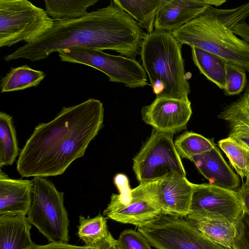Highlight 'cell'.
I'll return each instance as SVG.
<instances>
[{
    "mask_svg": "<svg viewBox=\"0 0 249 249\" xmlns=\"http://www.w3.org/2000/svg\"><path fill=\"white\" fill-rule=\"evenodd\" d=\"M104 108L89 98L64 107L52 121L35 128L21 150L17 169L23 177L55 176L84 156L103 125Z\"/></svg>",
    "mask_w": 249,
    "mask_h": 249,
    "instance_id": "cell-1",
    "label": "cell"
},
{
    "mask_svg": "<svg viewBox=\"0 0 249 249\" xmlns=\"http://www.w3.org/2000/svg\"><path fill=\"white\" fill-rule=\"evenodd\" d=\"M146 33L114 0L107 7L82 18L54 20L53 27L36 41L26 43L4 57L6 62L19 58L32 62L51 53L75 47L115 51L124 57L140 55Z\"/></svg>",
    "mask_w": 249,
    "mask_h": 249,
    "instance_id": "cell-2",
    "label": "cell"
},
{
    "mask_svg": "<svg viewBox=\"0 0 249 249\" xmlns=\"http://www.w3.org/2000/svg\"><path fill=\"white\" fill-rule=\"evenodd\" d=\"M249 16V2L229 9L211 7L171 33L182 45L211 53L249 72V43L232 31Z\"/></svg>",
    "mask_w": 249,
    "mask_h": 249,
    "instance_id": "cell-3",
    "label": "cell"
},
{
    "mask_svg": "<svg viewBox=\"0 0 249 249\" xmlns=\"http://www.w3.org/2000/svg\"><path fill=\"white\" fill-rule=\"evenodd\" d=\"M182 46L170 32L145 35L141 58L156 97L189 101Z\"/></svg>",
    "mask_w": 249,
    "mask_h": 249,
    "instance_id": "cell-4",
    "label": "cell"
},
{
    "mask_svg": "<svg viewBox=\"0 0 249 249\" xmlns=\"http://www.w3.org/2000/svg\"><path fill=\"white\" fill-rule=\"evenodd\" d=\"M32 199L27 218L49 243H68L70 221L64 205V193L44 177L32 179Z\"/></svg>",
    "mask_w": 249,
    "mask_h": 249,
    "instance_id": "cell-5",
    "label": "cell"
},
{
    "mask_svg": "<svg viewBox=\"0 0 249 249\" xmlns=\"http://www.w3.org/2000/svg\"><path fill=\"white\" fill-rule=\"evenodd\" d=\"M46 11L26 0H0V47L34 42L53 26Z\"/></svg>",
    "mask_w": 249,
    "mask_h": 249,
    "instance_id": "cell-6",
    "label": "cell"
},
{
    "mask_svg": "<svg viewBox=\"0 0 249 249\" xmlns=\"http://www.w3.org/2000/svg\"><path fill=\"white\" fill-rule=\"evenodd\" d=\"M58 53L61 61L95 68L105 73L110 82L120 83L131 89L150 85L145 70L134 58L83 47L71 48Z\"/></svg>",
    "mask_w": 249,
    "mask_h": 249,
    "instance_id": "cell-7",
    "label": "cell"
},
{
    "mask_svg": "<svg viewBox=\"0 0 249 249\" xmlns=\"http://www.w3.org/2000/svg\"><path fill=\"white\" fill-rule=\"evenodd\" d=\"M138 231L157 249H232L205 236L187 217L162 214Z\"/></svg>",
    "mask_w": 249,
    "mask_h": 249,
    "instance_id": "cell-8",
    "label": "cell"
},
{
    "mask_svg": "<svg viewBox=\"0 0 249 249\" xmlns=\"http://www.w3.org/2000/svg\"><path fill=\"white\" fill-rule=\"evenodd\" d=\"M172 136L153 130L133 158L132 168L140 184L172 172L186 177L185 168Z\"/></svg>",
    "mask_w": 249,
    "mask_h": 249,
    "instance_id": "cell-9",
    "label": "cell"
},
{
    "mask_svg": "<svg viewBox=\"0 0 249 249\" xmlns=\"http://www.w3.org/2000/svg\"><path fill=\"white\" fill-rule=\"evenodd\" d=\"M119 194H113L103 215L115 221L138 227L158 219L160 207L150 199L131 189L127 177L117 174L114 178Z\"/></svg>",
    "mask_w": 249,
    "mask_h": 249,
    "instance_id": "cell-10",
    "label": "cell"
},
{
    "mask_svg": "<svg viewBox=\"0 0 249 249\" xmlns=\"http://www.w3.org/2000/svg\"><path fill=\"white\" fill-rule=\"evenodd\" d=\"M132 190L154 202L162 214L187 217L190 213L193 183L176 173L140 183Z\"/></svg>",
    "mask_w": 249,
    "mask_h": 249,
    "instance_id": "cell-11",
    "label": "cell"
},
{
    "mask_svg": "<svg viewBox=\"0 0 249 249\" xmlns=\"http://www.w3.org/2000/svg\"><path fill=\"white\" fill-rule=\"evenodd\" d=\"M190 213L187 217L205 213L219 214L235 223L244 209L239 193L210 183H193Z\"/></svg>",
    "mask_w": 249,
    "mask_h": 249,
    "instance_id": "cell-12",
    "label": "cell"
},
{
    "mask_svg": "<svg viewBox=\"0 0 249 249\" xmlns=\"http://www.w3.org/2000/svg\"><path fill=\"white\" fill-rule=\"evenodd\" d=\"M192 114L191 102L156 97L141 110L142 120L160 133L173 135L187 127Z\"/></svg>",
    "mask_w": 249,
    "mask_h": 249,
    "instance_id": "cell-13",
    "label": "cell"
},
{
    "mask_svg": "<svg viewBox=\"0 0 249 249\" xmlns=\"http://www.w3.org/2000/svg\"><path fill=\"white\" fill-rule=\"evenodd\" d=\"M225 2L226 0H167L156 16L154 31L172 32L210 7Z\"/></svg>",
    "mask_w": 249,
    "mask_h": 249,
    "instance_id": "cell-14",
    "label": "cell"
},
{
    "mask_svg": "<svg viewBox=\"0 0 249 249\" xmlns=\"http://www.w3.org/2000/svg\"><path fill=\"white\" fill-rule=\"evenodd\" d=\"M32 191V180L10 178L0 170V216L27 215Z\"/></svg>",
    "mask_w": 249,
    "mask_h": 249,
    "instance_id": "cell-15",
    "label": "cell"
},
{
    "mask_svg": "<svg viewBox=\"0 0 249 249\" xmlns=\"http://www.w3.org/2000/svg\"><path fill=\"white\" fill-rule=\"evenodd\" d=\"M193 162L209 183L223 188L235 190L239 179L227 164L216 145L210 151L193 157Z\"/></svg>",
    "mask_w": 249,
    "mask_h": 249,
    "instance_id": "cell-16",
    "label": "cell"
},
{
    "mask_svg": "<svg viewBox=\"0 0 249 249\" xmlns=\"http://www.w3.org/2000/svg\"><path fill=\"white\" fill-rule=\"evenodd\" d=\"M229 124L228 137L249 149V82L243 94L218 115Z\"/></svg>",
    "mask_w": 249,
    "mask_h": 249,
    "instance_id": "cell-17",
    "label": "cell"
},
{
    "mask_svg": "<svg viewBox=\"0 0 249 249\" xmlns=\"http://www.w3.org/2000/svg\"><path fill=\"white\" fill-rule=\"evenodd\" d=\"M31 228L26 215L0 216V249H32Z\"/></svg>",
    "mask_w": 249,
    "mask_h": 249,
    "instance_id": "cell-18",
    "label": "cell"
},
{
    "mask_svg": "<svg viewBox=\"0 0 249 249\" xmlns=\"http://www.w3.org/2000/svg\"><path fill=\"white\" fill-rule=\"evenodd\" d=\"M188 218L205 236L231 249L235 235V223L230 222L222 215L211 213Z\"/></svg>",
    "mask_w": 249,
    "mask_h": 249,
    "instance_id": "cell-19",
    "label": "cell"
},
{
    "mask_svg": "<svg viewBox=\"0 0 249 249\" xmlns=\"http://www.w3.org/2000/svg\"><path fill=\"white\" fill-rule=\"evenodd\" d=\"M127 13L146 34L154 31L156 16L167 3V0H114Z\"/></svg>",
    "mask_w": 249,
    "mask_h": 249,
    "instance_id": "cell-20",
    "label": "cell"
},
{
    "mask_svg": "<svg viewBox=\"0 0 249 249\" xmlns=\"http://www.w3.org/2000/svg\"><path fill=\"white\" fill-rule=\"evenodd\" d=\"M191 52L194 63L200 73L224 90L227 62L217 55L195 47H191Z\"/></svg>",
    "mask_w": 249,
    "mask_h": 249,
    "instance_id": "cell-21",
    "label": "cell"
},
{
    "mask_svg": "<svg viewBox=\"0 0 249 249\" xmlns=\"http://www.w3.org/2000/svg\"><path fill=\"white\" fill-rule=\"evenodd\" d=\"M45 76L43 71L27 65L11 68L0 80L1 93L23 90L36 87Z\"/></svg>",
    "mask_w": 249,
    "mask_h": 249,
    "instance_id": "cell-22",
    "label": "cell"
},
{
    "mask_svg": "<svg viewBox=\"0 0 249 249\" xmlns=\"http://www.w3.org/2000/svg\"><path fill=\"white\" fill-rule=\"evenodd\" d=\"M97 0H46L45 11L54 20H68L83 17Z\"/></svg>",
    "mask_w": 249,
    "mask_h": 249,
    "instance_id": "cell-23",
    "label": "cell"
},
{
    "mask_svg": "<svg viewBox=\"0 0 249 249\" xmlns=\"http://www.w3.org/2000/svg\"><path fill=\"white\" fill-rule=\"evenodd\" d=\"M18 154L16 130L10 115L0 112V166L12 165Z\"/></svg>",
    "mask_w": 249,
    "mask_h": 249,
    "instance_id": "cell-24",
    "label": "cell"
},
{
    "mask_svg": "<svg viewBox=\"0 0 249 249\" xmlns=\"http://www.w3.org/2000/svg\"><path fill=\"white\" fill-rule=\"evenodd\" d=\"M107 219L102 214L91 218L79 216L77 235L88 247H95L108 235Z\"/></svg>",
    "mask_w": 249,
    "mask_h": 249,
    "instance_id": "cell-25",
    "label": "cell"
},
{
    "mask_svg": "<svg viewBox=\"0 0 249 249\" xmlns=\"http://www.w3.org/2000/svg\"><path fill=\"white\" fill-rule=\"evenodd\" d=\"M174 142L180 157L190 160L193 157L209 152L215 146L212 140L200 134L188 131L178 137Z\"/></svg>",
    "mask_w": 249,
    "mask_h": 249,
    "instance_id": "cell-26",
    "label": "cell"
},
{
    "mask_svg": "<svg viewBox=\"0 0 249 249\" xmlns=\"http://www.w3.org/2000/svg\"><path fill=\"white\" fill-rule=\"evenodd\" d=\"M231 165L242 178L249 176V149L235 140L227 137L218 142Z\"/></svg>",
    "mask_w": 249,
    "mask_h": 249,
    "instance_id": "cell-27",
    "label": "cell"
},
{
    "mask_svg": "<svg viewBox=\"0 0 249 249\" xmlns=\"http://www.w3.org/2000/svg\"><path fill=\"white\" fill-rule=\"evenodd\" d=\"M226 86L224 92L226 95H235L244 90L247 79L246 71L235 65L226 63Z\"/></svg>",
    "mask_w": 249,
    "mask_h": 249,
    "instance_id": "cell-28",
    "label": "cell"
},
{
    "mask_svg": "<svg viewBox=\"0 0 249 249\" xmlns=\"http://www.w3.org/2000/svg\"><path fill=\"white\" fill-rule=\"evenodd\" d=\"M117 241L118 249H152L145 238L138 231L125 230Z\"/></svg>",
    "mask_w": 249,
    "mask_h": 249,
    "instance_id": "cell-29",
    "label": "cell"
},
{
    "mask_svg": "<svg viewBox=\"0 0 249 249\" xmlns=\"http://www.w3.org/2000/svg\"><path fill=\"white\" fill-rule=\"evenodd\" d=\"M235 235L232 249H249V214L244 211L235 223Z\"/></svg>",
    "mask_w": 249,
    "mask_h": 249,
    "instance_id": "cell-30",
    "label": "cell"
},
{
    "mask_svg": "<svg viewBox=\"0 0 249 249\" xmlns=\"http://www.w3.org/2000/svg\"><path fill=\"white\" fill-rule=\"evenodd\" d=\"M32 249H96V248L85 245L79 246L68 243L53 242L44 245H35Z\"/></svg>",
    "mask_w": 249,
    "mask_h": 249,
    "instance_id": "cell-31",
    "label": "cell"
},
{
    "mask_svg": "<svg viewBox=\"0 0 249 249\" xmlns=\"http://www.w3.org/2000/svg\"><path fill=\"white\" fill-rule=\"evenodd\" d=\"M232 31L243 40L249 43V25L245 21L236 25Z\"/></svg>",
    "mask_w": 249,
    "mask_h": 249,
    "instance_id": "cell-32",
    "label": "cell"
},
{
    "mask_svg": "<svg viewBox=\"0 0 249 249\" xmlns=\"http://www.w3.org/2000/svg\"><path fill=\"white\" fill-rule=\"evenodd\" d=\"M237 191L244 210L249 214V186L247 183H243Z\"/></svg>",
    "mask_w": 249,
    "mask_h": 249,
    "instance_id": "cell-33",
    "label": "cell"
},
{
    "mask_svg": "<svg viewBox=\"0 0 249 249\" xmlns=\"http://www.w3.org/2000/svg\"><path fill=\"white\" fill-rule=\"evenodd\" d=\"M96 249H118L117 241L109 232L108 236L97 244Z\"/></svg>",
    "mask_w": 249,
    "mask_h": 249,
    "instance_id": "cell-34",
    "label": "cell"
},
{
    "mask_svg": "<svg viewBox=\"0 0 249 249\" xmlns=\"http://www.w3.org/2000/svg\"><path fill=\"white\" fill-rule=\"evenodd\" d=\"M246 182L247 183V184H248L249 186V176H248L247 178H246Z\"/></svg>",
    "mask_w": 249,
    "mask_h": 249,
    "instance_id": "cell-35",
    "label": "cell"
}]
</instances>
